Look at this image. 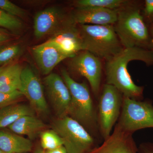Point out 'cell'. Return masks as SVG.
<instances>
[{
	"mask_svg": "<svg viewBox=\"0 0 153 153\" xmlns=\"http://www.w3.org/2000/svg\"><path fill=\"white\" fill-rule=\"evenodd\" d=\"M133 60L142 61L147 66H153V51L140 47L124 48L118 54L106 61V83L115 87L123 96L141 100L144 88L134 82L128 70L129 63Z\"/></svg>",
	"mask_w": 153,
	"mask_h": 153,
	"instance_id": "cell-1",
	"label": "cell"
},
{
	"mask_svg": "<svg viewBox=\"0 0 153 153\" xmlns=\"http://www.w3.org/2000/svg\"><path fill=\"white\" fill-rule=\"evenodd\" d=\"M117 19L113 25L123 48H153L149 28L140 8L133 2L117 10Z\"/></svg>",
	"mask_w": 153,
	"mask_h": 153,
	"instance_id": "cell-2",
	"label": "cell"
},
{
	"mask_svg": "<svg viewBox=\"0 0 153 153\" xmlns=\"http://www.w3.org/2000/svg\"><path fill=\"white\" fill-rule=\"evenodd\" d=\"M79 26L82 50L88 51L106 61L123 49L113 25Z\"/></svg>",
	"mask_w": 153,
	"mask_h": 153,
	"instance_id": "cell-3",
	"label": "cell"
},
{
	"mask_svg": "<svg viewBox=\"0 0 153 153\" xmlns=\"http://www.w3.org/2000/svg\"><path fill=\"white\" fill-rule=\"evenodd\" d=\"M61 74L71 94L68 116L84 127L88 131H95L97 120L87 85L85 82L75 81L65 69L61 70Z\"/></svg>",
	"mask_w": 153,
	"mask_h": 153,
	"instance_id": "cell-4",
	"label": "cell"
},
{
	"mask_svg": "<svg viewBox=\"0 0 153 153\" xmlns=\"http://www.w3.org/2000/svg\"><path fill=\"white\" fill-rule=\"evenodd\" d=\"M51 128L61 138L67 153H88L95 147L87 130L68 116L55 120Z\"/></svg>",
	"mask_w": 153,
	"mask_h": 153,
	"instance_id": "cell-5",
	"label": "cell"
},
{
	"mask_svg": "<svg viewBox=\"0 0 153 153\" xmlns=\"http://www.w3.org/2000/svg\"><path fill=\"white\" fill-rule=\"evenodd\" d=\"M117 125L124 131L153 128V105L150 102L123 97L121 112Z\"/></svg>",
	"mask_w": 153,
	"mask_h": 153,
	"instance_id": "cell-6",
	"label": "cell"
},
{
	"mask_svg": "<svg viewBox=\"0 0 153 153\" xmlns=\"http://www.w3.org/2000/svg\"><path fill=\"white\" fill-rule=\"evenodd\" d=\"M123 94L115 87L105 84L99 104V123L104 140L111 132L120 114L122 106Z\"/></svg>",
	"mask_w": 153,
	"mask_h": 153,
	"instance_id": "cell-7",
	"label": "cell"
},
{
	"mask_svg": "<svg viewBox=\"0 0 153 153\" xmlns=\"http://www.w3.org/2000/svg\"><path fill=\"white\" fill-rule=\"evenodd\" d=\"M71 59V69L86 78L94 94L97 95L100 89L102 73L100 59L86 50L78 52Z\"/></svg>",
	"mask_w": 153,
	"mask_h": 153,
	"instance_id": "cell-8",
	"label": "cell"
},
{
	"mask_svg": "<svg viewBox=\"0 0 153 153\" xmlns=\"http://www.w3.org/2000/svg\"><path fill=\"white\" fill-rule=\"evenodd\" d=\"M20 91L36 112L42 114L49 113V107L43 85L38 75L30 66L22 69Z\"/></svg>",
	"mask_w": 153,
	"mask_h": 153,
	"instance_id": "cell-9",
	"label": "cell"
},
{
	"mask_svg": "<svg viewBox=\"0 0 153 153\" xmlns=\"http://www.w3.org/2000/svg\"><path fill=\"white\" fill-rule=\"evenodd\" d=\"M44 83L47 97L57 118L68 116L71 94L62 77L51 73L44 78Z\"/></svg>",
	"mask_w": 153,
	"mask_h": 153,
	"instance_id": "cell-10",
	"label": "cell"
},
{
	"mask_svg": "<svg viewBox=\"0 0 153 153\" xmlns=\"http://www.w3.org/2000/svg\"><path fill=\"white\" fill-rule=\"evenodd\" d=\"M63 14L55 7H50L38 12L34 19V33L36 39H39L47 35L55 34L74 23L71 21L63 22Z\"/></svg>",
	"mask_w": 153,
	"mask_h": 153,
	"instance_id": "cell-11",
	"label": "cell"
},
{
	"mask_svg": "<svg viewBox=\"0 0 153 153\" xmlns=\"http://www.w3.org/2000/svg\"><path fill=\"white\" fill-rule=\"evenodd\" d=\"M132 133L122 129L116 124L112 134L102 144L88 153H138Z\"/></svg>",
	"mask_w": 153,
	"mask_h": 153,
	"instance_id": "cell-12",
	"label": "cell"
},
{
	"mask_svg": "<svg viewBox=\"0 0 153 153\" xmlns=\"http://www.w3.org/2000/svg\"><path fill=\"white\" fill-rule=\"evenodd\" d=\"M117 19V10L99 7L76 8L71 18L75 25H114Z\"/></svg>",
	"mask_w": 153,
	"mask_h": 153,
	"instance_id": "cell-13",
	"label": "cell"
},
{
	"mask_svg": "<svg viewBox=\"0 0 153 153\" xmlns=\"http://www.w3.org/2000/svg\"><path fill=\"white\" fill-rule=\"evenodd\" d=\"M52 44L63 54L71 58L82 51V39L79 29L75 24L69 25L54 34L46 41Z\"/></svg>",
	"mask_w": 153,
	"mask_h": 153,
	"instance_id": "cell-14",
	"label": "cell"
},
{
	"mask_svg": "<svg viewBox=\"0 0 153 153\" xmlns=\"http://www.w3.org/2000/svg\"><path fill=\"white\" fill-rule=\"evenodd\" d=\"M32 54L42 74L48 75L62 60L69 58L54 45L47 42L35 46Z\"/></svg>",
	"mask_w": 153,
	"mask_h": 153,
	"instance_id": "cell-15",
	"label": "cell"
},
{
	"mask_svg": "<svg viewBox=\"0 0 153 153\" xmlns=\"http://www.w3.org/2000/svg\"><path fill=\"white\" fill-rule=\"evenodd\" d=\"M31 140L14 133L0 131V150L3 153H30L33 149Z\"/></svg>",
	"mask_w": 153,
	"mask_h": 153,
	"instance_id": "cell-16",
	"label": "cell"
},
{
	"mask_svg": "<svg viewBox=\"0 0 153 153\" xmlns=\"http://www.w3.org/2000/svg\"><path fill=\"white\" fill-rule=\"evenodd\" d=\"M46 127V124L36 116L27 115L19 118L8 128L14 133L27 136L32 140L45 130Z\"/></svg>",
	"mask_w": 153,
	"mask_h": 153,
	"instance_id": "cell-17",
	"label": "cell"
},
{
	"mask_svg": "<svg viewBox=\"0 0 153 153\" xmlns=\"http://www.w3.org/2000/svg\"><path fill=\"white\" fill-rule=\"evenodd\" d=\"M36 112L30 105L17 103L0 108V128L9 127L22 117L35 115Z\"/></svg>",
	"mask_w": 153,
	"mask_h": 153,
	"instance_id": "cell-18",
	"label": "cell"
},
{
	"mask_svg": "<svg viewBox=\"0 0 153 153\" xmlns=\"http://www.w3.org/2000/svg\"><path fill=\"white\" fill-rule=\"evenodd\" d=\"M22 69L17 63L5 67L0 73V91L12 92L20 91Z\"/></svg>",
	"mask_w": 153,
	"mask_h": 153,
	"instance_id": "cell-19",
	"label": "cell"
},
{
	"mask_svg": "<svg viewBox=\"0 0 153 153\" xmlns=\"http://www.w3.org/2000/svg\"><path fill=\"white\" fill-rule=\"evenodd\" d=\"M133 2L129 0H77L74 1V5L76 8L99 7L117 10Z\"/></svg>",
	"mask_w": 153,
	"mask_h": 153,
	"instance_id": "cell-20",
	"label": "cell"
},
{
	"mask_svg": "<svg viewBox=\"0 0 153 153\" xmlns=\"http://www.w3.org/2000/svg\"><path fill=\"white\" fill-rule=\"evenodd\" d=\"M40 136L41 147L44 151L51 150L63 146L61 138L52 129L42 131Z\"/></svg>",
	"mask_w": 153,
	"mask_h": 153,
	"instance_id": "cell-21",
	"label": "cell"
},
{
	"mask_svg": "<svg viewBox=\"0 0 153 153\" xmlns=\"http://www.w3.org/2000/svg\"><path fill=\"white\" fill-rule=\"evenodd\" d=\"M22 52V47L19 44L0 47V68L13 62L21 55Z\"/></svg>",
	"mask_w": 153,
	"mask_h": 153,
	"instance_id": "cell-22",
	"label": "cell"
},
{
	"mask_svg": "<svg viewBox=\"0 0 153 153\" xmlns=\"http://www.w3.org/2000/svg\"><path fill=\"white\" fill-rule=\"evenodd\" d=\"M22 21L0 9V27L11 31H16L23 27Z\"/></svg>",
	"mask_w": 153,
	"mask_h": 153,
	"instance_id": "cell-23",
	"label": "cell"
},
{
	"mask_svg": "<svg viewBox=\"0 0 153 153\" xmlns=\"http://www.w3.org/2000/svg\"><path fill=\"white\" fill-rule=\"evenodd\" d=\"M23 97L24 96L20 91L12 92L0 91V108L19 103Z\"/></svg>",
	"mask_w": 153,
	"mask_h": 153,
	"instance_id": "cell-24",
	"label": "cell"
},
{
	"mask_svg": "<svg viewBox=\"0 0 153 153\" xmlns=\"http://www.w3.org/2000/svg\"><path fill=\"white\" fill-rule=\"evenodd\" d=\"M0 9L17 18L24 17L26 15L25 10L8 0H0Z\"/></svg>",
	"mask_w": 153,
	"mask_h": 153,
	"instance_id": "cell-25",
	"label": "cell"
},
{
	"mask_svg": "<svg viewBox=\"0 0 153 153\" xmlns=\"http://www.w3.org/2000/svg\"><path fill=\"white\" fill-rule=\"evenodd\" d=\"M142 14L145 21L151 25L153 24V0L144 1Z\"/></svg>",
	"mask_w": 153,
	"mask_h": 153,
	"instance_id": "cell-26",
	"label": "cell"
},
{
	"mask_svg": "<svg viewBox=\"0 0 153 153\" xmlns=\"http://www.w3.org/2000/svg\"><path fill=\"white\" fill-rule=\"evenodd\" d=\"M138 153H153V143L146 142L141 144L138 148Z\"/></svg>",
	"mask_w": 153,
	"mask_h": 153,
	"instance_id": "cell-27",
	"label": "cell"
},
{
	"mask_svg": "<svg viewBox=\"0 0 153 153\" xmlns=\"http://www.w3.org/2000/svg\"><path fill=\"white\" fill-rule=\"evenodd\" d=\"M12 39L11 34L7 30L0 29V46Z\"/></svg>",
	"mask_w": 153,
	"mask_h": 153,
	"instance_id": "cell-28",
	"label": "cell"
},
{
	"mask_svg": "<svg viewBox=\"0 0 153 153\" xmlns=\"http://www.w3.org/2000/svg\"><path fill=\"white\" fill-rule=\"evenodd\" d=\"M44 153H67V151L63 146L54 149L49 151H44Z\"/></svg>",
	"mask_w": 153,
	"mask_h": 153,
	"instance_id": "cell-29",
	"label": "cell"
},
{
	"mask_svg": "<svg viewBox=\"0 0 153 153\" xmlns=\"http://www.w3.org/2000/svg\"><path fill=\"white\" fill-rule=\"evenodd\" d=\"M149 31L150 36L152 44L153 46V24L150 25V27L149 28Z\"/></svg>",
	"mask_w": 153,
	"mask_h": 153,
	"instance_id": "cell-30",
	"label": "cell"
},
{
	"mask_svg": "<svg viewBox=\"0 0 153 153\" xmlns=\"http://www.w3.org/2000/svg\"><path fill=\"white\" fill-rule=\"evenodd\" d=\"M34 153H44V150L41 149H38L35 151Z\"/></svg>",
	"mask_w": 153,
	"mask_h": 153,
	"instance_id": "cell-31",
	"label": "cell"
},
{
	"mask_svg": "<svg viewBox=\"0 0 153 153\" xmlns=\"http://www.w3.org/2000/svg\"><path fill=\"white\" fill-rule=\"evenodd\" d=\"M5 67H1V68H0V73L1 72V71H2L3 69H4V68Z\"/></svg>",
	"mask_w": 153,
	"mask_h": 153,
	"instance_id": "cell-32",
	"label": "cell"
},
{
	"mask_svg": "<svg viewBox=\"0 0 153 153\" xmlns=\"http://www.w3.org/2000/svg\"><path fill=\"white\" fill-rule=\"evenodd\" d=\"M0 153H3L2 152H1V150H0Z\"/></svg>",
	"mask_w": 153,
	"mask_h": 153,
	"instance_id": "cell-33",
	"label": "cell"
},
{
	"mask_svg": "<svg viewBox=\"0 0 153 153\" xmlns=\"http://www.w3.org/2000/svg\"><path fill=\"white\" fill-rule=\"evenodd\" d=\"M152 51H153V48L152 49Z\"/></svg>",
	"mask_w": 153,
	"mask_h": 153,
	"instance_id": "cell-34",
	"label": "cell"
},
{
	"mask_svg": "<svg viewBox=\"0 0 153 153\" xmlns=\"http://www.w3.org/2000/svg\"></svg>",
	"mask_w": 153,
	"mask_h": 153,
	"instance_id": "cell-35",
	"label": "cell"
}]
</instances>
